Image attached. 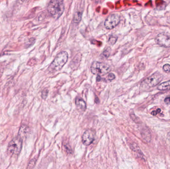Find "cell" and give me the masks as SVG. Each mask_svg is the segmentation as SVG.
I'll return each mask as SVG.
<instances>
[{
  "label": "cell",
  "instance_id": "1",
  "mask_svg": "<svg viewBox=\"0 0 170 169\" xmlns=\"http://www.w3.org/2000/svg\"><path fill=\"white\" fill-rule=\"evenodd\" d=\"M68 54L65 51H62L57 54L53 62L50 64L48 70L50 72L54 73L62 69L64 65L67 62Z\"/></svg>",
  "mask_w": 170,
  "mask_h": 169
},
{
  "label": "cell",
  "instance_id": "2",
  "mask_svg": "<svg viewBox=\"0 0 170 169\" xmlns=\"http://www.w3.org/2000/svg\"><path fill=\"white\" fill-rule=\"evenodd\" d=\"M64 0H51L47 6V11L55 19H58L64 11Z\"/></svg>",
  "mask_w": 170,
  "mask_h": 169
},
{
  "label": "cell",
  "instance_id": "3",
  "mask_svg": "<svg viewBox=\"0 0 170 169\" xmlns=\"http://www.w3.org/2000/svg\"><path fill=\"white\" fill-rule=\"evenodd\" d=\"M111 70V67L104 62H94L91 66V73L95 75H104L109 73Z\"/></svg>",
  "mask_w": 170,
  "mask_h": 169
},
{
  "label": "cell",
  "instance_id": "4",
  "mask_svg": "<svg viewBox=\"0 0 170 169\" xmlns=\"http://www.w3.org/2000/svg\"><path fill=\"white\" fill-rule=\"evenodd\" d=\"M163 79V75L158 72H155L150 77L146 78L141 83V87L148 89L158 84Z\"/></svg>",
  "mask_w": 170,
  "mask_h": 169
},
{
  "label": "cell",
  "instance_id": "5",
  "mask_svg": "<svg viewBox=\"0 0 170 169\" xmlns=\"http://www.w3.org/2000/svg\"><path fill=\"white\" fill-rule=\"evenodd\" d=\"M23 138L18 136L13 138L9 144L8 152L11 155H18L22 148Z\"/></svg>",
  "mask_w": 170,
  "mask_h": 169
},
{
  "label": "cell",
  "instance_id": "6",
  "mask_svg": "<svg viewBox=\"0 0 170 169\" xmlns=\"http://www.w3.org/2000/svg\"><path fill=\"white\" fill-rule=\"evenodd\" d=\"M120 21V17L118 14L116 13L111 14L104 21V27L107 29H112L119 24Z\"/></svg>",
  "mask_w": 170,
  "mask_h": 169
},
{
  "label": "cell",
  "instance_id": "7",
  "mask_svg": "<svg viewBox=\"0 0 170 169\" xmlns=\"http://www.w3.org/2000/svg\"><path fill=\"white\" fill-rule=\"evenodd\" d=\"M155 41L160 46L170 47V35L164 32L160 33L156 37Z\"/></svg>",
  "mask_w": 170,
  "mask_h": 169
},
{
  "label": "cell",
  "instance_id": "8",
  "mask_svg": "<svg viewBox=\"0 0 170 169\" xmlns=\"http://www.w3.org/2000/svg\"><path fill=\"white\" fill-rule=\"evenodd\" d=\"M95 131L88 129L85 131L82 136V142L85 145L88 146L91 144L95 140Z\"/></svg>",
  "mask_w": 170,
  "mask_h": 169
},
{
  "label": "cell",
  "instance_id": "9",
  "mask_svg": "<svg viewBox=\"0 0 170 169\" xmlns=\"http://www.w3.org/2000/svg\"><path fill=\"white\" fill-rule=\"evenodd\" d=\"M76 105L77 109L80 112H85L86 110V103L83 99L81 98H77L76 100Z\"/></svg>",
  "mask_w": 170,
  "mask_h": 169
},
{
  "label": "cell",
  "instance_id": "10",
  "mask_svg": "<svg viewBox=\"0 0 170 169\" xmlns=\"http://www.w3.org/2000/svg\"><path fill=\"white\" fill-rule=\"evenodd\" d=\"M157 88L159 90L163 91L170 90V80L161 83L160 84H159Z\"/></svg>",
  "mask_w": 170,
  "mask_h": 169
},
{
  "label": "cell",
  "instance_id": "11",
  "mask_svg": "<svg viewBox=\"0 0 170 169\" xmlns=\"http://www.w3.org/2000/svg\"><path fill=\"white\" fill-rule=\"evenodd\" d=\"M82 19V13L80 11H78L75 13L73 18V21L75 23H80Z\"/></svg>",
  "mask_w": 170,
  "mask_h": 169
},
{
  "label": "cell",
  "instance_id": "12",
  "mask_svg": "<svg viewBox=\"0 0 170 169\" xmlns=\"http://www.w3.org/2000/svg\"><path fill=\"white\" fill-rule=\"evenodd\" d=\"M117 38L116 37L111 36L109 38V43L111 44V45H114V44L116 43V42L117 41Z\"/></svg>",
  "mask_w": 170,
  "mask_h": 169
},
{
  "label": "cell",
  "instance_id": "13",
  "mask_svg": "<svg viewBox=\"0 0 170 169\" xmlns=\"http://www.w3.org/2000/svg\"><path fill=\"white\" fill-rule=\"evenodd\" d=\"M163 69L166 73H169L170 72V65L169 64H165L163 65Z\"/></svg>",
  "mask_w": 170,
  "mask_h": 169
},
{
  "label": "cell",
  "instance_id": "14",
  "mask_svg": "<svg viewBox=\"0 0 170 169\" xmlns=\"http://www.w3.org/2000/svg\"><path fill=\"white\" fill-rule=\"evenodd\" d=\"M48 90L47 89H44L42 92L41 96L42 98L44 99H46L47 96L48 95Z\"/></svg>",
  "mask_w": 170,
  "mask_h": 169
},
{
  "label": "cell",
  "instance_id": "15",
  "mask_svg": "<svg viewBox=\"0 0 170 169\" xmlns=\"http://www.w3.org/2000/svg\"><path fill=\"white\" fill-rule=\"evenodd\" d=\"M115 78H116V76H115V75H114V73H110L109 74L108 78L109 81H111L112 80H114Z\"/></svg>",
  "mask_w": 170,
  "mask_h": 169
},
{
  "label": "cell",
  "instance_id": "16",
  "mask_svg": "<svg viewBox=\"0 0 170 169\" xmlns=\"http://www.w3.org/2000/svg\"><path fill=\"white\" fill-rule=\"evenodd\" d=\"M103 55H104V56L105 57H109V55H110V51H109V50H106L103 52Z\"/></svg>",
  "mask_w": 170,
  "mask_h": 169
},
{
  "label": "cell",
  "instance_id": "17",
  "mask_svg": "<svg viewBox=\"0 0 170 169\" xmlns=\"http://www.w3.org/2000/svg\"><path fill=\"white\" fill-rule=\"evenodd\" d=\"M35 162H36V160H32V161H31V162H30V163H29V165L28 168H30V167H31V168L34 167V165H35Z\"/></svg>",
  "mask_w": 170,
  "mask_h": 169
},
{
  "label": "cell",
  "instance_id": "18",
  "mask_svg": "<svg viewBox=\"0 0 170 169\" xmlns=\"http://www.w3.org/2000/svg\"><path fill=\"white\" fill-rule=\"evenodd\" d=\"M161 112V109H158L157 110H156V111H153L151 114H152V115H154V116H156V115L158 114H159V113H160Z\"/></svg>",
  "mask_w": 170,
  "mask_h": 169
},
{
  "label": "cell",
  "instance_id": "19",
  "mask_svg": "<svg viewBox=\"0 0 170 169\" xmlns=\"http://www.w3.org/2000/svg\"><path fill=\"white\" fill-rule=\"evenodd\" d=\"M164 101L166 104H168V105L170 104V96L166 98Z\"/></svg>",
  "mask_w": 170,
  "mask_h": 169
},
{
  "label": "cell",
  "instance_id": "20",
  "mask_svg": "<svg viewBox=\"0 0 170 169\" xmlns=\"http://www.w3.org/2000/svg\"><path fill=\"white\" fill-rule=\"evenodd\" d=\"M101 80V76L100 75H98V77H96V80L98 82H100V80Z\"/></svg>",
  "mask_w": 170,
  "mask_h": 169
},
{
  "label": "cell",
  "instance_id": "21",
  "mask_svg": "<svg viewBox=\"0 0 170 169\" xmlns=\"http://www.w3.org/2000/svg\"><path fill=\"white\" fill-rule=\"evenodd\" d=\"M167 137L168 139L170 141V131L167 134Z\"/></svg>",
  "mask_w": 170,
  "mask_h": 169
},
{
  "label": "cell",
  "instance_id": "22",
  "mask_svg": "<svg viewBox=\"0 0 170 169\" xmlns=\"http://www.w3.org/2000/svg\"><path fill=\"white\" fill-rule=\"evenodd\" d=\"M21 1H23V2H24V1H26V0H21Z\"/></svg>",
  "mask_w": 170,
  "mask_h": 169
}]
</instances>
